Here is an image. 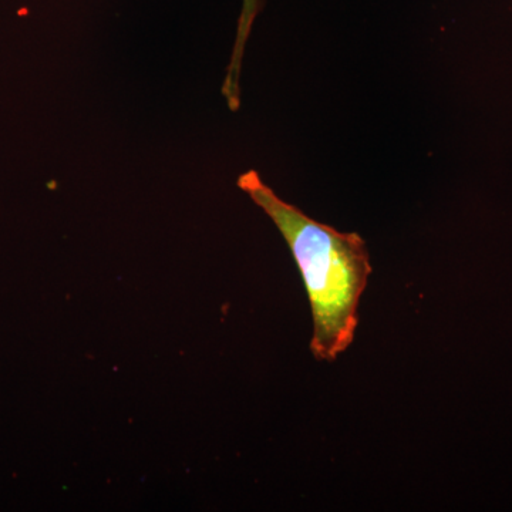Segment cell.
I'll use <instances>...</instances> for the list:
<instances>
[{
    "label": "cell",
    "instance_id": "cell-1",
    "mask_svg": "<svg viewBox=\"0 0 512 512\" xmlns=\"http://www.w3.org/2000/svg\"><path fill=\"white\" fill-rule=\"evenodd\" d=\"M238 187L271 218L291 249L311 302L312 355L335 362L355 340L357 308L372 274L365 239L312 220L255 170L239 175Z\"/></svg>",
    "mask_w": 512,
    "mask_h": 512
},
{
    "label": "cell",
    "instance_id": "cell-2",
    "mask_svg": "<svg viewBox=\"0 0 512 512\" xmlns=\"http://www.w3.org/2000/svg\"><path fill=\"white\" fill-rule=\"evenodd\" d=\"M262 0H242L241 15L238 19L237 37H235L234 50L227 67L224 84H222V96L227 100L229 110L237 111L241 106V69L244 59L245 46L251 36L252 26L259 10Z\"/></svg>",
    "mask_w": 512,
    "mask_h": 512
}]
</instances>
